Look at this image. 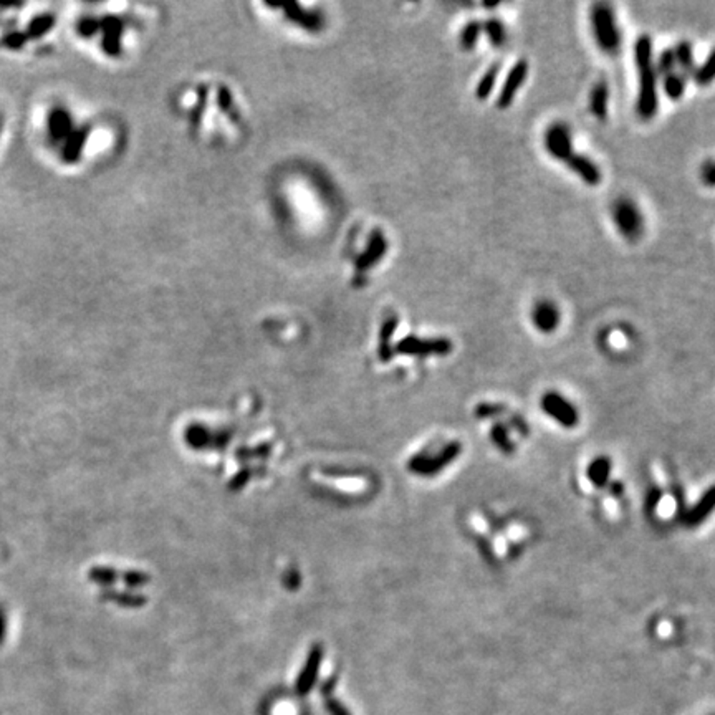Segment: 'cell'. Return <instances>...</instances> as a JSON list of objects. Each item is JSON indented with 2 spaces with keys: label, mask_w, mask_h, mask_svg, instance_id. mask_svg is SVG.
Segmentation results:
<instances>
[{
  "label": "cell",
  "mask_w": 715,
  "mask_h": 715,
  "mask_svg": "<svg viewBox=\"0 0 715 715\" xmlns=\"http://www.w3.org/2000/svg\"><path fill=\"white\" fill-rule=\"evenodd\" d=\"M492 439L495 444L500 447L502 452H507L510 454L512 452V444L509 441V436H507V431L502 426H495L492 429Z\"/></svg>",
  "instance_id": "obj_26"
},
{
  "label": "cell",
  "mask_w": 715,
  "mask_h": 715,
  "mask_svg": "<svg viewBox=\"0 0 715 715\" xmlns=\"http://www.w3.org/2000/svg\"><path fill=\"white\" fill-rule=\"evenodd\" d=\"M613 222H615L617 232H620L626 241L636 242L639 241L641 235L644 232V218L641 214L639 206L631 199V197L621 196L615 201L611 207Z\"/></svg>",
  "instance_id": "obj_3"
},
{
  "label": "cell",
  "mask_w": 715,
  "mask_h": 715,
  "mask_svg": "<svg viewBox=\"0 0 715 715\" xmlns=\"http://www.w3.org/2000/svg\"><path fill=\"white\" fill-rule=\"evenodd\" d=\"M498 72H500V67H498V65H492V67L483 73L482 78L477 83V86H475V98L483 101L492 95L493 88H495Z\"/></svg>",
  "instance_id": "obj_18"
},
{
  "label": "cell",
  "mask_w": 715,
  "mask_h": 715,
  "mask_svg": "<svg viewBox=\"0 0 715 715\" xmlns=\"http://www.w3.org/2000/svg\"><path fill=\"white\" fill-rule=\"evenodd\" d=\"M399 353L406 354H447L452 352V343L449 340H419L410 336V338H406L399 343L398 346Z\"/></svg>",
  "instance_id": "obj_9"
},
{
  "label": "cell",
  "mask_w": 715,
  "mask_h": 715,
  "mask_svg": "<svg viewBox=\"0 0 715 715\" xmlns=\"http://www.w3.org/2000/svg\"><path fill=\"white\" fill-rule=\"evenodd\" d=\"M540 406H542L543 413L547 416H550L553 421H556L563 427H575L578 424V410L573 404L570 403L568 399H565V396L560 393H555V391H550V393L543 394L542 401H540Z\"/></svg>",
  "instance_id": "obj_5"
},
{
  "label": "cell",
  "mask_w": 715,
  "mask_h": 715,
  "mask_svg": "<svg viewBox=\"0 0 715 715\" xmlns=\"http://www.w3.org/2000/svg\"><path fill=\"white\" fill-rule=\"evenodd\" d=\"M545 149L553 159L565 163L573 151V136L568 126L563 123H553L545 133Z\"/></svg>",
  "instance_id": "obj_6"
},
{
  "label": "cell",
  "mask_w": 715,
  "mask_h": 715,
  "mask_svg": "<svg viewBox=\"0 0 715 715\" xmlns=\"http://www.w3.org/2000/svg\"><path fill=\"white\" fill-rule=\"evenodd\" d=\"M654 65H656V72L659 73V75L667 76V75H671V73H674L677 68L674 48H667V50H664V52H661L657 62H654Z\"/></svg>",
  "instance_id": "obj_24"
},
{
  "label": "cell",
  "mask_w": 715,
  "mask_h": 715,
  "mask_svg": "<svg viewBox=\"0 0 715 715\" xmlns=\"http://www.w3.org/2000/svg\"><path fill=\"white\" fill-rule=\"evenodd\" d=\"M664 91H666L667 98L672 101H679L682 96H684L686 91V80L682 73H671V75L664 76Z\"/></svg>",
  "instance_id": "obj_21"
},
{
  "label": "cell",
  "mask_w": 715,
  "mask_h": 715,
  "mask_svg": "<svg viewBox=\"0 0 715 715\" xmlns=\"http://www.w3.org/2000/svg\"><path fill=\"white\" fill-rule=\"evenodd\" d=\"M2 627H4V617L0 615V638H2Z\"/></svg>",
  "instance_id": "obj_32"
},
{
  "label": "cell",
  "mask_w": 715,
  "mask_h": 715,
  "mask_svg": "<svg viewBox=\"0 0 715 715\" xmlns=\"http://www.w3.org/2000/svg\"><path fill=\"white\" fill-rule=\"evenodd\" d=\"M53 24V18L50 15H45V17H39L32 24L30 27V34L32 35H44L45 32L50 30V27H52Z\"/></svg>",
  "instance_id": "obj_27"
},
{
  "label": "cell",
  "mask_w": 715,
  "mask_h": 715,
  "mask_svg": "<svg viewBox=\"0 0 715 715\" xmlns=\"http://www.w3.org/2000/svg\"><path fill=\"white\" fill-rule=\"evenodd\" d=\"M0 126H2V119H0Z\"/></svg>",
  "instance_id": "obj_33"
},
{
  "label": "cell",
  "mask_w": 715,
  "mask_h": 715,
  "mask_svg": "<svg viewBox=\"0 0 715 715\" xmlns=\"http://www.w3.org/2000/svg\"><path fill=\"white\" fill-rule=\"evenodd\" d=\"M321 661H323L321 646H315V648H313L310 651V654H308L305 666H303L302 672H300V676L297 679V684H295V689H297L298 695L310 694V690L313 689V686H315V682H316Z\"/></svg>",
  "instance_id": "obj_10"
},
{
  "label": "cell",
  "mask_w": 715,
  "mask_h": 715,
  "mask_svg": "<svg viewBox=\"0 0 715 715\" xmlns=\"http://www.w3.org/2000/svg\"><path fill=\"white\" fill-rule=\"evenodd\" d=\"M634 63L638 68L639 90L636 112L643 119H653L657 113V72L654 65V45L649 35H641L634 44Z\"/></svg>",
  "instance_id": "obj_1"
},
{
  "label": "cell",
  "mask_w": 715,
  "mask_h": 715,
  "mask_svg": "<svg viewBox=\"0 0 715 715\" xmlns=\"http://www.w3.org/2000/svg\"><path fill=\"white\" fill-rule=\"evenodd\" d=\"M325 707L326 710H328L330 715H352L349 714V710L345 707L343 704L340 702V700H336L335 697H326L325 699Z\"/></svg>",
  "instance_id": "obj_28"
},
{
  "label": "cell",
  "mask_w": 715,
  "mask_h": 715,
  "mask_svg": "<svg viewBox=\"0 0 715 715\" xmlns=\"http://www.w3.org/2000/svg\"><path fill=\"white\" fill-rule=\"evenodd\" d=\"M700 178H702V181L707 184L709 187H715V163L714 161H709V163H705L702 166V169H700Z\"/></svg>",
  "instance_id": "obj_29"
},
{
  "label": "cell",
  "mask_w": 715,
  "mask_h": 715,
  "mask_svg": "<svg viewBox=\"0 0 715 715\" xmlns=\"http://www.w3.org/2000/svg\"><path fill=\"white\" fill-rule=\"evenodd\" d=\"M608 105H610V86H608V83H594L592 93H589V112L593 116L604 121L608 118Z\"/></svg>",
  "instance_id": "obj_14"
},
{
  "label": "cell",
  "mask_w": 715,
  "mask_h": 715,
  "mask_svg": "<svg viewBox=\"0 0 715 715\" xmlns=\"http://www.w3.org/2000/svg\"><path fill=\"white\" fill-rule=\"evenodd\" d=\"M674 55H676L677 67L681 68L682 73H686V75L687 73H692V75H694L695 60H694V48H692L690 41H686V40L679 41L674 48Z\"/></svg>",
  "instance_id": "obj_16"
},
{
  "label": "cell",
  "mask_w": 715,
  "mask_h": 715,
  "mask_svg": "<svg viewBox=\"0 0 715 715\" xmlns=\"http://www.w3.org/2000/svg\"><path fill=\"white\" fill-rule=\"evenodd\" d=\"M86 140V131H72V135L67 138V142H65L63 147V159L67 163H73L76 161L78 156H80L83 145H85Z\"/></svg>",
  "instance_id": "obj_20"
},
{
  "label": "cell",
  "mask_w": 715,
  "mask_h": 715,
  "mask_svg": "<svg viewBox=\"0 0 715 715\" xmlns=\"http://www.w3.org/2000/svg\"><path fill=\"white\" fill-rule=\"evenodd\" d=\"M460 450H462V447H460L459 442H450V444H447L437 455L424 454L416 455V457L409 462V469L413 470L414 474L426 475V477L439 474L441 470H444L447 465H450L459 457Z\"/></svg>",
  "instance_id": "obj_4"
},
{
  "label": "cell",
  "mask_w": 715,
  "mask_h": 715,
  "mask_svg": "<svg viewBox=\"0 0 715 715\" xmlns=\"http://www.w3.org/2000/svg\"><path fill=\"white\" fill-rule=\"evenodd\" d=\"M565 164L568 166V169L573 171L581 181L587 182L588 186H598V184L601 182L603 179L601 169H599V166L594 163L593 159H589L588 156L575 153L565 161Z\"/></svg>",
  "instance_id": "obj_11"
},
{
  "label": "cell",
  "mask_w": 715,
  "mask_h": 715,
  "mask_svg": "<svg viewBox=\"0 0 715 715\" xmlns=\"http://www.w3.org/2000/svg\"><path fill=\"white\" fill-rule=\"evenodd\" d=\"M48 131L55 141L67 140L73 131V121L70 113L63 108H55L48 116Z\"/></svg>",
  "instance_id": "obj_13"
},
{
  "label": "cell",
  "mask_w": 715,
  "mask_h": 715,
  "mask_svg": "<svg viewBox=\"0 0 715 715\" xmlns=\"http://www.w3.org/2000/svg\"><path fill=\"white\" fill-rule=\"evenodd\" d=\"M532 323L540 333H553L561 323L560 308L552 300H538L532 310Z\"/></svg>",
  "instance_id": "obj_8"
},
{
  "label": "cell",
  "mask_w": 715,
  "mask_h": 715,
  "mask_svg": "<svg viewBox=\"0 0 715 715\" xmlns=\"http://www.w3.org/2000/svg\"><path fill=\"white\" fill-rule=\"evenodd\" d=\"M610 474H611V460L608 457L594 459L592 465L588 467L589 481H592L593 486H596V487L606 486L608 479H610Z\"/></svg>",
  "instance_id": "obj_17"
},
{
  "label": "cell",
  "mask_w": 715,
  "mask_h": 715,
  "mask_svg": "<svg viewBox=\"0 0 715 715\" xmlns=\"http://www.w3.org/2000/svg\"><path fill=\"white\" fill-rule=\"evenodd\" d=\"M694 81L699 86H709L710 83L715 81V48L709 53L705 62L700 67H695Z\"/></svg>",
  "instance_id": "obj_22"
},
{
  "label": "cell",
  "mask_w": 715,
  "mask_h": 715,
  "mask_svg": "<svg viewBox=\"0 0 715 715\" xmlns=\"http://www.w3.org/2000/svg\"><path fill=\"white\" fill-rule=\"evenodd\" d=\"M247 475H248V472H242L241 475H237V477H235V479H234V482H232V483H230V487H232V488L242 487V486H243V483H246V482H247V479H248V477H247Z\"/></svg>",
  "instance_id": "obj_31"
},
{
  "label": "cell",
  "mask_w": 715,
  "mask_h": 715,
  "mask_svg": "<svg viewBox=\"0 0 715 715\" xmlns=\"http://www.w3.org/2000/svg\"><path fill=\"white\" fill-rule=\"evenodd\" d=\"M187 441H189V444L194 447H209V446L227 444L229 439H225V437H220V439H218L214 432L207 431V429H204V427L192 426L187 431Z\"/></svg>",
  "instance_id": "obj_15"
},
{
  "label": "cell",
  "mask_w": 715,
  "mask_h": 715,
  "mask_svg": "<svg viewBox=\"0 0 715 715\" xmlns=\"http://www.w3.org/2000/svg\"><path fill=\"white\" fill-rule=\"evenodd\" d=\"M482 24L477 20L469 22L467 25L464 27L462 32H460V47L464 50H472L475 45L479 44V39L482 35Z\"/></svg>",
  "instance_id": "obj_23"
},
{
  "label": "cell",
  "mask_w": 715,
  "mask_h": 715,
  "mask_svg": "<svg viewBox=\"0 0 715 715\" xmlns=\"http://www.w3.org/2000/svg\"><path fill=\"white\" fill-rule=\"evenodd\" d=\"M714 512H715V486H710L707 490L704 492V495L699 498L697 504L687 512L686 525L687 527H697V525L704 523Z\"/></svg>",
  "instance_id": "obj_12"
},
{
  "label": "cell",
  "mask_w": 715,
  "mask_h": 715,
  "mask_svg": "<svg viewBox=\"0 0 715 715\" xmlns=\"http://www.w3.org/2000/svg\"><path fill=\"white\" fill-rule=\"evenodd\" d=\"M528 62L527 60H519L514 67L510 68L509 75L505 76L504 85H502L500 93H498L497 98V106L500 109H507L509 106L514 103L516 93H519L520 88L523 86L525 80L528 76Z\"/></svg>",
  "instance_id": "obj_7"
},
{
  "label": "cell",
  "mask_w": 715,
  "mask_h": 715,
  "mask_svg": "<svg viewBox=\"0 0 715 715\" xmlns=\"http://www.w3.org/2000/svg\"><path fill=\"white\" fill-rule=\"evenodd\" d=\"M594 44L604 55H616L621 48V32L615 11L608 4H594L589 12Z\"/></svg>",
  "instance_id": "obj_2"
},
{
  "label": "cell",
  "mask_w": 715,
  "mask_h": 715,
  "mask_svg": "<svg viewBox=\"0 0 715 715\" xmlns=\"http://www.w3.org/2000/svg\"><path fill=\"white\" fill-rule=\"evenodd\" d=\"M482 30H483V34L487 35V39H488V41H490L492 47L498 48L505 44L507 29H505V25L498 20V18H488V20L483 22Z\"/></svg>",
  "instance_id": "obj_19"
},
{
  "label": "cell",
  "mask_w": 715,
  "mask_h": 715,
  "mask_svg": "<svg viewBox=\"0 0 715 715\" xmlns=\"http://www.w3.org/2000/svg\"><path fill=\"white\" fill-rule=\"evenodd\" d=\"M90 578L100 584H112L118 578V573L113 568H93L90 571Z\"/></svg>",
  "instance_id": "obj_25"
},
{
  "label": "cell",
  "mask_w": 715,
  "mask_h": 715,
  "mask_svg": "<svg viewBox=\"0 0 715 715\" xmlns=\"http://www.w3.org/2000/svg\"><path fill=\"white\" fill-rule=\"evenodd\" d=\"M124 581L129 587H142L149 581V576L145 573H140V571H129V573L124 575Z\"/></svg>",
  "instance_id": "obj_30"
}]
</instances>
